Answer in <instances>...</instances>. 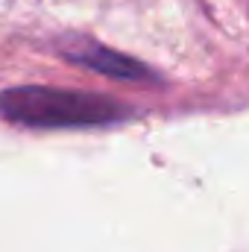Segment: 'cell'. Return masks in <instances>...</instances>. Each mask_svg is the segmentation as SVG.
I'll use <instances>...</instances> for the list:
<instances>
[{"mask_svg":"<svg viewBox=\"0 0 249 252\" xmlns=\"http://www.w3.org/2000/svg\"><path fill=\"white\" fill-rule=\"evenodd\" d=\"M0 115L12 124L62 129V126L115 124V121H126L132 112L124 103L100 94L47 88V85H18L0 91Z\"/></svg>","mask_w":249,"mask_h":252,"instance_id":"1","label":"cell"},{"mask_svg":"<svg viewBox=\"0 0 249 252\" xmlns=\"http://www.w3.org/2000/svg\"><path fill=\"white\" fill-rule=\"evenodd\" d=\"M64 56L70 62L91 67V70H97L103 76L121 79V82H141V79L153 82L156 79V73L147 64H141L138 59H129L118 50H109V47H103L97 41H79L76 47H64Z\"/></svg>","mask_w":249,"mask_h":252,"instance_id":"2","label":"cell"}]
</instances>
